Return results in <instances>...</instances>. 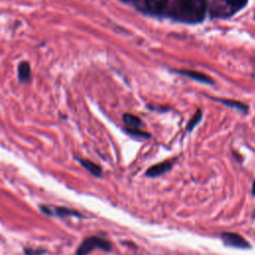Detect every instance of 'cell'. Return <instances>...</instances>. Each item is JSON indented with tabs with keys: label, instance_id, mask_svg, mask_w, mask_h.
Here are the masks:
<instances>
[{
	"label": "cell",
	"instance_id": "9c48e42d",
	"mask_svg": "<svg viewBox=\"0 0 255 255\" xmlns=\"http://www.w3.org/2000/svg\"><path fill=\"white\" fill-rule=\"evenodd\" d=\"M18 77L22 82H29L31 78L30 66L27 62H22L18 67Z\"/></svg>",
	"mask_w": 255,
	"mask_h": 255
},
{
	"label": "cell",
	"instance_id": "3957f363",
	"mask_svg": "<svg viewBox=\"0 0 255 255\" xmlns=\"http://www.w3.org/2000/svg\"><path fill=\"white\" fill-rule=\"evenodd\" d=\"M221 239L226 246L240 248V249H248L250 248L249 242L243 238L241 235L233 232H223L221 234Z\"/></svg>",
	"mask_w": 255,
	"mask_h": 255
},
{
	"label": "cell",
	"instance_id": "7a4b0ae2",
	"mask_svg": "<svg viewBox=\"0 0 255 255\" xmlns=\"http://www.w3.org/2000/svg\"><path fill=\"white\" fill-rule=\"evenodd\" d=\"M95 249H101L104 251H111L112 244L110 241L98 237V236H91L86 238L82 244L79 246L77 250V255H88Z\"/></svg>",
	"mask_w": 255,
	"mask_h": 255
},
{
	"label": "cell",
	"instance_id": "5b68a950",
	"mask_svg": "<svg viewBox=\"0 0 255 255\" xmlns=\"http://www.w3.org/2000/svg\"><path fill=\"white\" fill-rule=\"evenodd\" d=\"M172 165L173 163L171 160H164L151 165L149 168H147L145 174L148 177H157L163 173H166L172 167Z\"/></svg>",
	"mask_w": 255,
	"mask_h": 255
},
{
	"label": "cell",
	"instance_id": "2e32d148",
	"mask_svg": "<svg viewBox=\"0 0 255 255\" xmlns=\"http://www.w3.org/2000/svg\"><path fill=\"white\" fill-rule=\"evenodd\" d=\"M251 191H252V194L255 196V179H254V181H253V184H252V189H251Z\"/></svg>",
	"mask_w": 255,
	"mask_h": 255
},
{
	"label": "cell",
	"instance_id": "4fadbf2b",
	"mask_svg": "<svg viewBox=\"0 0 255 255\" xmlns=\"http://www.w3.org/2000/svg\"><path fill=\"white\" fill-rule=\"evenodd\" d=\"M233 10H239L243 8L248 0H225Z\"/></svg>",
	"mask_w": 255,
	"mask_h": 255
},
{
	"label": "cell",
	"instance_id": "52a82bcc",
	"mask_svg": "<svg viewBox=\"0 0 255 255\" xmlns=\"http://www.w3.org/2000/svg\"><path fill=\"white\" fill-rule=\"evenodd\" d=\"M79 161L93 175H95L97 177H101L102 176V174H103L102 167L100 165H98L97 163H95L94 161L89 160V159H79Z\"/></svg>",
	"mask_w": 255,
	"mask_h": 255
},
{
	"label": "cell",
	"instance_id": "e0dca14e",
	"mask_svg": "<svg viewBox=\"0 0 255 255\" xmlns=\"http://www.w3.org/2000/svg\"><path fill=\"white\" fill-rule=\"evenodd\" d=\"M252 217H253V218H255V210H254V212H253V215H252Z\"/></svg>",
	"mask_w": 255,
	"mask_h": 255
},
{
	"label": "cell",
	"instance_id": "ba28073f",
	"mask_svg": "<svg viewBox=\"0 0 255 255\" xmlns=\"http://www.w3.org/2000/svg\"><path fill=\"white\" fill-rule=\"evenodd\" d=\"M123 121L127 126V128H139L142 127L141 120L131 114H125L123 116Z\"/></svg>",
	"mask_w": 255,
	"mask_h": 255
},
{
	"label": "cell",
	"instance_id": "9a60e30c",
	"mask_svg": "<svg viewBox=\"0 0 255 255\" xmlns=\"http://www.w3.org/2000/svg\"><path fill=\"white\" fill-rule=\"evenodd\" d=\"M26 254L27 255H41L42 253H44L43 250H28L26 249Z\"/></svg>",
	"mask_w": 255,
	"mask_h": 255
},
{
	"label": "cell",
	"instance_id": "8fae6325",
	"mask_svg": "<svg viewBox=\"0 0 255 255\" xmlns=\"http://www.w3.org/2000/svg\"><path fill=\"white\" fill-rule=\"evenodd\" d=\"M125 131L133 136V137H136V138H144V139H147L150 137V134L146 131H142L140 130L139 128H125Z\"/></svg>",
	"mask_w": 255,
	"mask_h": 255
},
{
	"label": "cell",
	"instance_id": "8992f818",
	"mask_svg": "<svg viewBox=\"0 0 255 255\" xmlns=\"http://www.w3.org/2000/svg\"><path fill=\"white\" fill-rule=\"evenodd\" d=\"M177 73L180 75H183L185 77H188L194 81L203 83V84H209V85L213 84V81L211 78H209L207 75L202 74L200 72L190 71V70H179V71H177Z\"/></svg>",
	"mask_w": 255,
	"mask_h": 255
},
{
	"label": "cell",
	"instance_id": "30bf717a",
	"mask_svg": "<svg viewBox=\"0 0 255 255\" xmlns=\"http://www.w3.org/2000/svg\"><path fill=\"white\" fill-rule=\"evenodd\" d=\"M216 101L222 103L225 106H228L230 108H233L235 110H238L240 112H247L248 111V106L245 105L244 103L234 101V100H223V99H216Z\"/></svg>",
	"mask_w": 255,
	"mask_h": 255
},
{
	"label": "cell",
	"instance_id": "7c38bea8",
	"mask_svg": "<svg viewBox=\"0 0 255 255\" xmlns=\"http://www.w3.org/2000/svg\"><path fill=\"white\" fill-rule=\"evenodd\" d=\"M202 119V113L200 110H197L196 113L192 116V118L189 120V122L187 123V127H186V129L188 131H191L197 125L198 123L201 121Z\"/></svg>",
	"mask_w": 255,
	"mask_h": 255
},
{
	"label": "cell",
	"instance_id": "277c9868",
	"mask_svg": "<svg viewBox=\"0 0 255 255\" xmlns=\"http://www.w3.org/2000/svg\"><path fill=\"white\" fill-rule=\"evenodd\" d=\"M168 0H144L145 10L152 15H161L166 9Z\"/></svg>",
	"mask_w": 255,
	"mask_h": 255
},
{
	"label": "cell",
	"instance_id": "5bb4252c",
	"mask_svg": "<svg viewBox=\"0 0 255 255\" xmlns=\"http://www.w3.org/2000/svg\"><path fill=\"white\" fill-rule=\"evenodd\" d=\"M55 214L59 215V216H66V215H77L79 216L80 214L75 212L74 210H71V209H67L65 207H58V208H55V211H54Z\"/></svg>",
	"mask_w": 255,
	"mask_h": 255
},
{
	"label": "cell",
	"instance_id": "6da1fadb",
	"mask_svg": "<svg viewBox=\"0 0 255 255\" xmlns=\"http://www.w3.org/2000/svg\"><path fill=\"white\" fill-rule=\"evenodd\" d=\"M206 0H178L172 8V17L185 23H198L204 19Z\"/></svg>",
	"mask_w": 255,
	"mask_h": 255
}]
</instances>
